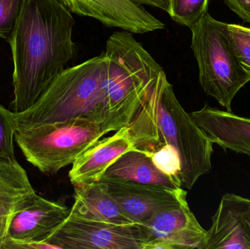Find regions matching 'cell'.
I'll return each instance as SVG.
<instances>
[{
    "instance_id": "9a60e30c",
    "label": "cell",
    "mask_w": 250,
    "mask_h": 249,
    "mask_svg": "<svg viewBox=\"0 0 250 249\" xmlns=\"http://www.w3.org/2000/svg\"><path fill=\"white\" fill-rule=\"evenodd\" d=\"M241 196L225 194L207 231L205 249H250V230L241 210Z\"/></svg>"
},
{
    "instance_id": "ffe728a7",
    "label": "cell",
    "mask_w": 250,
    "mask_h": 249,
    "mask_svg": "<svg viewBox=\"0 0 250 249\" xmlns=\"http://www.w3.org/2000/svg\"><path fill=\"white\" fill-rule=\"evenodd\" d=\"M26 0H0V38L10 42Z\"/></svg>"
},
{
    "instance_id": "7402d4cb",
    "label": "cell",
    "mask_w": 250,
    "mask_h": 249,
    "mask_svg": "<svg viewBox=\"0 0 250 249\" xmlns=\"http://www.w3.org/2000/svg\"><path fill=\"white\" fill-rule=\"evenodd\" d=\"M153 162L158 169L165 173L176 175L179 178L180 159L176 151L169 145L162 146L151 153Z\"/></svg>"
},
{
    "instance_id": "8992f818",
    "label": "cell",
    "mask_w": 250,
    "mask_h": 249,
    "mask_svg": "<svg viewBox=\"0 0 250 249\" xmlns=\"http://www.w3.org/2000/svg\"><path fill=\"white\" fill-rule=\"evenodd\" d=\"M226 26L207 13L189 29L201 87L231 112L233 98L250 81V77L238 60Z\"/></svg>"
},
{
    "instance_id": "3957f363",
    "label": "cell",
    "mask_w": 250,
    "mask_h": 249,
    "mask_svg": "<svg viewBox=\"0 0 250 249\" xmlns=\"http://www.w3.org/2000/svg\"><path fill=\"white\" fill-rule=\"evenodd\" d=\"M104 53L63 70L27 111L13 112L16 130L57 124L76 118L96 121L132 117L116 112L105 88Z\"/></svg>"
},
{
    "instance_id": "d6986e66",
    "label": "cell",
    "mask_w": 250,
    "mask_h": 249,
    "mask_svg": "<svg viewBox=\"0 0 250 249\" xmlns=\"http://www.w3.org/2000/svg\"><path fill=\"white\" fill-rule=\"evenodd\" d=\"M227 32L241 66L250 77V28L227 23Z\"/></svg>"
},
{
    "instance_id": "277c9868",
    "label": "cell",
    "mask_w": 250,
    "mask_h": 249,
    "mask_svg": "<svg viewBox=\"0 0 250 249\" xmlns=\"http://www.w3.org/2000/svg\"><path fill=\"white\" fill-rule=\"evenodd\" d=\"M129 124L122 119L96 121L76 118L57 124L17 129L15 141L31 165L43 174L55 175L62 168L73 165L104 136Z\"/></svg>"
},
{
    "instance_id": "d4e9b609",
    "label": "cell",
    "mask_w": 250,
    "mask_h": 249,
    "mask_svg": "<svg viewBox=\"0 0 250 249\" xmlns=\"http://www.w3.org/2000/svg\"><path fill=\"white\" fill-rule=\"evenodd\" d=\"M240 202L242 216L250 230V200L241 196Z\"/></svg>"
},
{
    "instance_id": "9c48e42d",
    "label": "cell",
    "mask_w": 250,
    "mask_h": 249,
    "mask_svg": "<svg viewBox=\"0 0 250 249\" xmlns=\"http://www.w3.org/2000/svg\"><path fill=\"white\" fill-rule=\"evenodd\" d=\"M72 13L133 34L162 30L165 23L130 0H58Z\"/></svg>"
},
{
    "instance_id": "4fadbf2b",
    "label": "cell",
    "mask_w": 250,
    "mask_h": 249,
    "mask_svg": "<svg viewBox=\"0 0 250 249\" xmlns=\"http://www.w3.org/2000/svg\"><path fill=\"white\" fill-rule=\"evenodd\" d=\"M213 143L250 157V118L205 105L191 114Z\"/></svg>"
},
{
    "instance_id": "7c38bea8",
    "label": "cell",
    "mask_w": 250,
    "mask_h": 249,
    "mask_svg": "<svg viewBox=\"0 0 250 249\" xmlns=\"http://www.w3.org/2000/svg\"><path fill=\"white\" fill-rule=\"evenodd\" d=\"M70 213V209L63 203L37 194L33 201L12 219L7 238L26 242L45 241Z\"/></svg>"
},
{
    "instance_id": "5bb4252c",
    "label": "cell",
    "mask_w": 250,
    "mask_h": 249,
    "mask_svg": "<svg viewBox=\"0 0 250 249\" xmlns=\"http://www.w3.org/2000/svg\"><path fill=\"white\" fill-rule=\"evenodd\" d=\"M36 196L26 171L16 157L0 161V245L7 238L12 219Z\"/></svg>"
},
{
    "instance_id": "30bf717a",
    "label": "cell",
    "mask_w": 250,
    "mask_h": 249,
    "mask_svg": "<svg viewBox=\"0 0 250 249\" xmlns=\"http://www.w3.org/2000/svg\"><path fill=\"white\" fill-rule=\"evenodd\" d=\"M107 191L133 223L141 224L159 211L176 206L186 200L188 192L182 188L170 190L156 186L127 181L101 180Z\"/></svg>"
},
{
    "instance_id": "6da1fadb",
    "label": "cell",
    "mask_w": 250,
    "mask_h": 249,
    "mask_svg": "<svg viewBox=\"0 0 250 249\" xmlns=\"http://www.w3.org/2000/svg\"><path fill=\"white\" fill-rule=\"evenodd\" d=\"M75 23L58 0H26L9 42L14 64L13 112L29 109L74 58Z\"/></svg>"
},
{
    "instance_id": "ac0fdd59",
    "label": "cell",
    "mask_w": 250,
    "mask_h": 249,
    "mask_svg": "<svg viewBox=\"0 0 250 249\" xmlns=\"http://www.w3.org/2000/svg\"><path fill=\"white\" fill-rule=\"evenodd\" d=\"M168 14L179 24L191 27L208 13V0H167Z\"/></svg>"
},
{
    "instance_id": "7a4b0ae2",
    "label": "cell",
    "mask_w": 250,
    "mask_h": 249,
    "mask_svg": "<svg viewBox=\"0 0 250 249\" xmlns=\"http://www.w3.org/2000/svg\"><path fill=\"white\" fill-rule=\"evenodd\" d=\"M127 127L138 150L152 153L169 145L176 151L182 187L192 190L211 171L214 143L182 108L164 70Z\"/></svg>"
},
{
    "instance_id": "603a6c76",
    "label": "cell",
    "mask_w": 250,
    "mask_h": 249,
    "mask_svg": "<svg viewBox=\"0 0 250 249\" xmlns=\"http://www.w3.org/2000/svg\"><path fill=\"white\" fill-rule=\"evenodd\" d=\"M224 1L244 22L250 23V0H224Z\"/></svg>"
},
{
    "instance_id": "52a82bcc",
    "label": "cell",
    "mask_w": 250,
    "mask_h": 249,
    "mask_svg": "<svg viewBox=\"0 0 250 249\" xmlns=\"http://www.w3.org/2000/svg\"><path fill=\"white\" fill-rule=\"evenodd\" d=\"M43 241L60 249H143L145 244L140 224L114 225L70 214Z\"/></svg>"
},
{
    "instance_id": "ba28073f",
    "label": "cell",
    "mask_w": 250,
    "mask_h": 249,
    "mask_svg": "<svg viewBox=\"0 0 250 249\" xmlns=\"http://www.w3.org/2000/svg\"><path fill=\"white\" fill-rule=\"evenodd\" d=\"M143 249H205L207 231L191 211L188 200L159 211L140 224Z\"/></svg>"
},
{
    "instance_id": "44dd1931",
    "label": "cell",
    "mask_w": 250,
    "mask_h": 249,
    "mask_svg": "<svg viewBox=\"0 0 250 249\" xmlns=\"http://www.w3.org/2000/svg\"><path fill=\"white\" fill-rule=\"evenodd\" d=\"M16 127L13 112L0 104V161L15 158V133Z\"/></svg>"
},
{
    "instance_id": "cb8c5ba5",
    "label": "cell",
    "mask_w": 250,
    "mask_h": 249,
    "mask_svg": "<svg viewBox=\"0 0 250 249\" xmlns=\"http://www.w3.org/2000/svg\"><path fill=\"white\" fill-rule=\"evenodd\" d=\"M130 1L135 4H139V5L146 4V5L161 9L167 13L168 11V1L167 0H130Z\"/></svg>"
},
{
    "instance_id": "5b68a950",
    "label": "cell",
    "mask_w": 250,
    "mask_h": 249,
    "mask_svg": "<svg viewBox=\"0 0 250 249\" xmlns=\"http://www.w3.org/2000/svg\"><path fill=\"white\" fill-rule=\"evenodd\" d=\"M104 54V78L111 105L116 112L133 118L163 67L126 31L109 37Z\"/></svg>"
},
{
    "instance_id": "8fae6325",
    "label": "cell",
    "mask_w": 250,
    "mask_h": 249,
    "mask_svg": "<svg viewBox=\"0 0 250 249\" xmlns=\"http://www.w3.org/2000/svg\"><path fill=\"white\" fill-rule=\"evenodd\" d=\"M135 149L127 127L101 138L79 156L69 171L73 187L99 181L108 168L124 153Z\"/></svg>"
},
{
    "instance_id": "e0dca14e",
    "label": "cell",
    "mask_w": 250,
    "mask_h": 249,
    "mask_svg": "<svg viewBox=\"0 0 250 249\" xmlns=\"http://www.w3.org/2000/svg\"><path fill=\"white\" fill-rule=\"evenodd\" d=\"M74 188L75 202L70 215L114 225L134 224L110 195L104 181L76 186Z\"/></svg>"
},
{
    "instance_id": "2e32d148",
    "label": "cell",
    "mask_w": 250,
    "mask_h": 249,
    "mask_svg": "<svg viewBox=\"0 0 250 249\" xmlns=\"http://www.w3.org/2000/svg\"><path fill=\"white\" fill-rule=\"evenodd\" d=\"M101 180L127 181L170 190L182 188L179 177L160 171L153 162L151 153L138 149L129 151L119 157L107 169Z\"/></svg>"
}]
</instances>
